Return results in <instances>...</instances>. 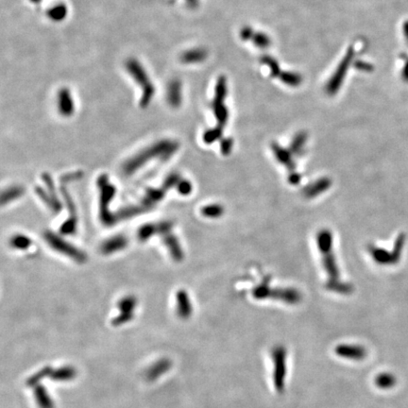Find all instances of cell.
<instances>
[{"mask_svg":"<svg viewBox=\"0 0 408 408\" xmlns=\"http://www.w3.org/2000/svg\"><path fill=\"white\" fill-rule=\"evenodd\" d=\"M178 148L179 144L170 140H163L160 142L155 143L152 146L144 149L126 162L123 166L124 173L126 175H131L147 163L154 160V158L161 157L162 159L167 160V158H169L176 152Z\"/></svg>","mask_w":408,"mask_h":408,"instance_id":"obj_1","label":"cell"},{"mask_svg":"<svg viewBox=\"0 0 408 408\" xmlns=\"http://www.w3.org/2000/svg\"><path fill=\"white\" fill-rule=\"evenodd\" d=\"M98 186L100 191L99 199V217L100 220L106 226H111L118 221L117 214H112L110 211V202L116 194V187L111 185L108 176L103 174L98 179Z\"/></svg>","mask_w":408,"mask_h":408,"instance_id":"obj_2","label":"cell"},{"mask_svg":"<svg viewBox=\"0 0 408 408\" xmlns=\"http://www.w3.org/2000/svg\"><path fill=\"white\" fill-rule=\"evenodd\" d=\"M318 240H319V246H320L322 256H323L324 267L326 268V271L330 277L329 281H331V282L338 281L339 273H338V269H337L336 263L334 260V254L332 253V235H331V233L327 230L322 231L319 234Z\"/></svg>","mask_w":408,"mask_h":408,"instance_id":"obj_3","label":"cell"},{"mask_svg":"<svg viewBox=\"0 0 408 408\" xmlns=\"http://www.w3.org/2000/svg\"><path fill=\"white\" fill-rule=\"evenodd\" d=\"M44 239L47 243L52 247L54 251L64 254L69 258L74 260L79 263H84L87 260V255L85 253L81 252L79 248L75 247L73 245L69 244L63 238L52 232H46L44 233Z\"/></svg>","mask_w":408,"mask_h":408,"instance_id":"obj_4","label":"cell"},{"mask_svg":"<svg viewBox=\"0 0 408 408\" xmlns=\"http://www.w3.org/2000/svg\"><path fill=\"white\" fill-rule=\"evenodd\" d=\"M353 57H354V51L353 48H350L347 50L346 55L342 59V61L338 64L336 70L334 71L332 78L328 81L326 85V93L330 96H334L338 92L340 87L343 83V81L345 79L347 72L349 70L350 65L353 62Z\"/></svg>","mask_w":408,"mask_h":408,"instance_id":"obj_5","label":"cell"},{"mask_svg":"<svg viewBox=\"0 0 408 408\" xmlns=\"http://www.w3.org/2000/svg\"><path fill=\"white\" fill-rule=\"evenodd\" d=\"M271 357L274 363L273 382L275 389L282 391L285 388L286 376V350L284 346H275L271 352Z\"/></svg>","mask_w":408,"mask_h":408,"instance_id":"obj_6","label":"cell"},{"mask_svg":"<svg viewBox=\"0 0 408 408\" xmlns=\"http://www.w3.org/2000/svg\"><path fill=\"white\" fill-rule=\"evenodd\" d=\"M128 69L130 70L131 75L134 77V79L139 81L140 85L142 86L143 90H144V95H143L142 100H141V106L142 107H147V105L150 102V99L152 98L153 94H154V88L152 86V84L149 82V79L147 77V75L145 73V71L143 70L142 67L138 64V62L131 61V62L128 63Z\"/></svg>","mask_w":408,"mask_h":408,"instance_id":"obj_7","label":"cell"},{"mask_svg":"<svg viewBox=\"0 0 408 408\" xmlns=\"http://www.w3.org/2000/svg\"><path fill=\"white\" fill-rule=\"evenodd\" d=\"M61 193H62V197L64 198V201H65L68 211H69V219L62 224L60 231L62 235H73L77 230V221H78L76 205L64 186L61 187Z\"/></svg>","mask_w":408,"mask_h":408,"instance_id":"obj_8","label":"cell"},{"mask_svg":"<svg viewBox=\"0 0 408 408\" xmlns=\"http://www.w3.org/2000/svg\"><path fill=\"white\" fill-rule=\"evenodd\" d=\"M335 353L342 358L350 360H363L367 356V350L364 347L354 344H341L335 348Z\"/></svg>","mask_w":408,"mask_h":408,"instance_id":"obj_9","label":"cell"},{"mask_svg":"<svg viewBox=\"0 0 408 408\" xmlns=\"http://www.w3.org/2000/svg\"><path fill=\"white\" fill-rule=\"evenodd\" d=\"M128 239L125 235H116L103 242L101 245V252L104 254H111L122 251L128 246Z\"/></svg>","mask_w":408,"mask_h":408,"instance_id":"obj_10","label":"cell"},{"mask_svg":"<svg viewBox=\"0 0 408 408\" xmlns=\"http://www.w3.org/2000/svg\"><path fill=\"white\" fill-rule=\"evenodd\" d=\"M162 237H163V241L168 248L172 258L178 262L184 259V253H183L182 247L179 246L177 237L171 232L167 233L166 235H162Z\"/></svg>","mask_w":408,"mask_h":408,"instance_id":"obj_11","label":"cell"},{"mask_svg":"<svg viewBox=\"0 0 408 408\" xmlns=\"http://www.w3.org/2000/svg\"><path fill=\"white\" fill-rule=\"evenodd\" d=\"M191 301L185 290L178 291L177 293V312L180 319H188L192 314Z\"/></svg>","mask_w":408,"mask_h":408,"instance_id":"obj_12","label":"cell"},{"mask_svg":"<svg viewBox=\"0 0 408 408\" xmlns=\"http://www.w3.org/2000/svg\"><path fill=\"white\" fill-rule=\"evenodd\" d=\"M271 298L281 300L288 304H295L301 301V294L296 289H275L272 290Z\"/></svg>","mask_w":408,"mask_h":408,"instance_id":"obj_13","label":"cell"},{"mask_svg":"<svg viewBox=\"0 0 408 408\" xmlns=\"http://www.w3.org/2000/svg\"><path fill=\"white\" fill-rule=\"evenodd\" d=\"M59 111L64 117H70L74 112V104L73 100L70 96V93L66 89H63L59 93V100H58Z\"/></svg>","mask_w":408,"mask_h":408,"instance_id":"obj_14","label":"cell"},{"mask_svg":"<svg viewBox=\"0 0 408 408\" xmlns=\"http://www.w3.org/2000/svg\"><path fill=\"white\" fill-rule=\"evenodd\" d=\"M77 376V371L72 366H63L57 370H53L50 374V379L58 382H67Z\"/></svg>","mask_w":408,"mask_h":408,"instance_id":"obj_15","label":"cell"},{"mask_svg":"<svg viewBox=\"0 0 408 408\" xmlns=\"http://www.w3.org/2000/svg\"><path fill=\"white\" fill-rule=\"evenodd\" d=\"M171 361L168 359H161L160 361L156 362L154 365L150 367L149 371L147 372V378L149 381H154L156 379L160 377L164 373L169 371L171 368Z\"/></svg>","mask_w":408,"mask_h":408,"instance_id":"obj_16","label":"cell"},{"mask_svg":"<svg viewBox=\"0 0 408 408\" xmlns=\"http://www.w3.org/2000/svg\"><path fill=\"white\" fill-rule=\"evenodd\" d=\"M34 398L40 408H54V402L51 399L48 390L39 384L34 388Z\"/></svg>","mask_w":408,"mask_h":408,"instance_id":"obj_17","label":"cell"},{"mask_svg":"<svg viewBox=\"0 0 408 408\" xmlns=\"http://www.w3.org/2000/svg\"><path fill=\"white\" fill-rule=\"evenodd\" d=\"M272 148H273L274 154L276 156L277 160L280 163H282L283 165H285V167H288V169L292 171L295 168V164L292 160L290 152L286 149H283L282 147H279L278 145H276V144H274L272 146Z\"/></svg>","mask_w":408,"mask_h":408,"instance_id":"obj_18","label":"cell"},{"mask_svg":"<svg viewBox=\"0 0 408 408\" xmlns=\"http://www.w3.org/2000/svg\"><path fill=\"white\" fill-rule=\"evenodd\" d=\"M331 185V182L327 179H322L312 186H309L305 188L304 194L307 198H314L316 195H320L321 193L325 191L328 187Z\"/></svg>","mask_w":408,"mask_h":408,"instance_id":"obj_19","label":"cell"},{"mask_svg":"<svg viewBox=\"0 0 408 408\" xmlns=\"http://www.w3.org/2000/svg\"><path fill=\"white\" fill-rule=\"evenodd\" d=\"M397 383V379L395 376L389 372H383L379 374L377 377L375 378V384L379 389L382 390H390L393 388Z\"/></svg>","mask_w":408,"mask_h":408,"instance_id":"obj_20","label":"cell"},{"mask_svg":"<svg viewBox=\"0 0 408 408\" xmlns=\"http://www.w3.org/2000/svg\"><path fill=\"white\" fill-rule=\"evenodd\" d=\"M25 193L24 188L20 187V186H13L10 187L6 190H4L2 193V197H1V203L2 205L9 203L11 201H13L14 199H17L20 198L23 194Z\"/></svg>","mask_w":408,"mask_h":408,"instance_id":"obj_21","label":"cell"},{"mask_svg":"<svg viewBox=\"0 0 408 408\" xmlns=\"http://www.w3.org/2000/svg\"><path fill=\"white\" fill-rule=\"evenodd\" d=\"M213 108H214L215 116L217 120V129L222 130L223 127L225 126V124L228 120V110L223 103H214L213 102Z\"/></svg>","mask_w":408,"mask_h":408,"instance_id":"obj_22","label":"cell"},{"mask_svg":"<svg viewBox=\"0 0 408 408\" xmlns=\"http://www.w3.org/2000/svg\"><path fill=\"white\" fill-rule=\"evenodd\" d=\"M52 371H53V370L51 369V367H50V366L43 367V369H41L40 371L35 372L32 376H31V377L27 380V386H28V387H32V388L37 387V386L40 384L41 381H42L43 379L48 377V376H50V374H51Z\"/></svg>","mask_w":408,"mask_h":408,"instance_id":"obj_23","label":"cell"},{"mask_svg":"<svg viewBox=\"0 0 408 408\" xmlns=\"http://www.w3.org/2000/svg\"><path fill=\"white\" fill-rule=\"evenodd\" d=\"M207 57L206 50L202 49H196L190 51H187L183 55V61L187 63H195V62H202Z\"/></svg>","mask_w":408,"mask_h":408,"instance_id":"obj_24","label":"cell"},{"mask_svg":"<svg viewBox=\"0 0 408 408\" xmlns=\"http://www.w3.org/2000/svg\"><path fill=\"white\" fill-rule=\"evenodd\" d=\"M279 78L285 84L291 87L299 86L303 81L302 76L296 72H281Z\"/></svg>","mask_w":408,"mask_h":408,"instance_id":"obj_25","label":"cell"},{"mask_svg":"<svg viewBox=\"0 0 408 408\" xmlns=\"http://www.w3.org/2000/svg\"><path fill=\"white\" fill-rule=\"evenodd\" d=\"M35 192H36V194L39 196V198H41L43 202L50 207L51 210L55 211V212L58 213L59 211L62 209V205L56 203L55 201H54V199L50 197L49 192L44 191L42 187L37 186V187L35 188Z\"/></svg>","mask_w":408,"mask_h":408,"instance_id":"obj_26","label":"cell"},{"mask_svg":"<svg viewBox=\"0 0 408 408\" xmlns=\"http://www.w3.org/2000/svg\"><path fill=\"white\" fill-rule=\"evenodd\" d=\"M226 95H227V83H226L225 77L222 76L217 81L214 103H223Z\"/></svg>","mask_w":408,"mask_h":408,"instance_id":"obj_27","label":"cell"},{"mask_svg":"<svg viewBox=\"0 0 408 408\" xmlns=\"http://www.w3.org/2000/svg\"><path fill=\"white\" fill-rule=\"evenodd\" d=\"M136 306H137V300L133 296L123 298L118 303V309L123 313H133V310Z\"/></svg>","mask_w":408,"mask_h":408,"instance_id":"obj_28","label":"cell"},{"mask_svg":"<svg viewBox=\"0 0 408 408\" xmlns=\"http://www.w3.org/2000/svg\"><path fill=\"white\" fill-rule=\"evenodd\" d=\"M307 139V135L304 132H300L298 133L296 137L294 138L292 145H291V149L292 152L295 155H302L303 152V148L305 146V142Z\"/></svg>","mask_w":408,"mask_h":408,"instance_id":"obj_29","label":"cell"},{"mask_svg":"<svg viewBox=\"0 0 408 408\" xmlns=\"http://www.w3.org/2000/svg\"><path fill=\"white\" fill-rule=\"evenodd\" d=\"M326 288L329 290L334 291L336 293H341V294H349L353 291V287L348 284H343L341 283L339 280L338 281H329L326 285Z\"/></svg>","mask_w":408,"mask_h":408,"instance_id":"obj_30","label":"cell"},{"mask_svg":"<svg viewBox=\"0 0 408 408\" xmlns=\"http://www.w3.org/2000/svg\"><path fill=\"white\" fill-rule=\"evenodd\" d=\"M156 235V225L155 223H149L143 225L140 229L138 230V238L140 241H147L151 236Z\"/></svg>","mask_w":408,"mask_h":408,"instance_id":"obj_31","label":"cell"},{"mask_svg":"<svg viewBox=\"0 0 408 408\" xmlns=\"http://www.w3.org/2000/svg\"><path fill=\"white\" fill-rule=\"evenodd\" d=\"M12 247L17 250H27L31 247V240L26 235H17L11 239Z\"/></svg>","mask_w":408,"mask_h":408,"instance_id":"obj_32","label":"cell"},{"mask_svg":"<svg viewBox=\"0 0 408 408\" xmlns=\"http://www.w3.org/2000/svg\"><path fill=\"white\" fill-rule=\"evenodd\" d=\"M223 212L224 210H223L222 206L218 205V204L208 205L201 209V214L203 215L204 217H212V218L220 217L222 215Z\"/></svg>","mask_w":408,"mask_h":408,"instance_id":"obj_33","label":"cell"},{"mask_svg":"<svg viewBox=\"0 0 408 408\" xmlns=\"http://www.w3.org/2000/svg\"><path fill=\"white\" fill-rule=\"evenodd\" d=\"M261 62L266 64V66H268L270 73H271L272 77H279L281 74V70H280V66L279 63L275 59H273L272 57L268 55L263 56L261 58Z\"/></svg>","mask_w":408,"mask_h":408,"instance_id":"obj_34","label":"cell"},{"mask_svg":"<svg viewBox=\"0 0 408 408\" xmlns=\"http://www.w3.org/2000/svg\"><path fill=\"white\" fill-rule=\"evenodd\" d=\"M168 100L171 103V105L175 106V107H178L179 105V103H180V86L178 82H175L169 88Z\"/></svg>","mask_w":408,"mask_h":408,"instance_id":"obj_35","label":"cell"},{"mask_svg":"<svg viewBox=\"0 0 408 408\" xmlns=\"http://www.w3.org/2000/svg\"><path fill=\"white\" fill-rule=\"evenodd\" d=\"M252 40H253L255 47L262 49V50L267 49L270 46V43H271L269 37L265 33H263V32L254 33V37H253Z\"/></svg>","mask_w":408,"mask_h":408,"instance_id":"obj_36","label":"cell"},{"mask_svg":"<svg viewBox=\"0 0 408 408\" xmlns=\"http://www.w3.org/2000/svg\"><path fill=\"white\" fill-rule=\"evenodd\" d=\"M269 286L263 283L262 285L257 286L254 290V297L258 300H263L266 298L271 297V289L268 288Z\"/></svg>","mask_w":408,"mask_h":408,"instance_id":"obj_37","label":"cell"},{"mask_svg":"<svg viewBox=\"0 0 408 408\" xmlns=\"http://www.w3.org/2000/svg\"><path fill=\"white\" fill-rule=\"evenodd\" d=\"M132 319H133V313L120 312V314L111 321V324L114 326H119V325H122L124 323L130 322Z\"/></svg>","mask_w":408,"mask_h":408,"instance_id":"obj_38","label":"cell"},{"mask_svg":"<svg viewBox=\"0 0 408 408\" xmlns=\"http://www.w3.org/2000/svg\"><path fill=\"white\" fill-rule=\"evenodd\" d=\"M177 190L179 191V194L182 195H188L190 194L192 191V186L190 182L186 180V179H182L179 180V185L177 186Z\"/></svg>","mask_w":408,"mask_h":408,"instance_id":"obj_39","label":"cell"},{"mask_svg":"<svg viewBox=\"0 0 408 408\" xmlns=\"http://www.w3.org/2000/svg\"><path fill=\"white\" fill-rule=\"evenodd\" d=\"M65 13H66L65 7L60 5V6H57L54 9H52V11L50 13V16L52 19L60 20V19H62L64 17Z\"/></svg>","mask_w":408,"mask_h":408,"instance_id":"obj_40","label":"cell"},{"mask_svg":"<svg viewBox=\"0 0 408 408\" xmlns=\"http://www.w3.org/2000/svg\"><path fill=\"white\" fill-rule=\"evenodd\" d=\"M353 65L357 70L363 71V72H371L374 69L373 65L370 62H367L365 61H360V60L355 61V62L353 63Z\"/></svg>","mask_w":408,"mask_h":408,"instance_id":"obj_41","label":"cell"},{"mask_svg":"<svg viewBox=\"0 0 408 408\" xmlns=\"http://www.w3.org/2000/svg\"><path fill=\"white\" fill-rule=\"evenodd\" d=\"M254 30H253L251 27H248V26L244 27V28L242 29L241 31H240V38H241L243 41L252 40L253 37H254Z\"/></svg>","mask_w":408,"mask_h":408,"instance_id":"obj_42","label":"cell"},{"mask_svg":"<svg viewBox=\"0 0 408 408\" xmlns=\"http://www.w3.org/2000/svg\"><path fill=\"white\" fill-rule=\"evenodd\" d=\"M401 58L403 60V66H402V73H401L402 81L408 83V55L402 54Z\"/></svg>","mask_w":408,"mask_h":408,"instance_id":"obj_43","label":"cell"},{"mask_svg":"<svg viewBox=\"0 0 408 408\" xmlns=\"http://www.w3.org/2000/svg\"><path fill=\"white\" fill-rule=\"evenodd\" d=\"M232 147H233V141H232L231 139H226V140H224L222 142V145H221V149H222L223 154H229L230 151H231V149H232Z\"/></svg>","mask_w":408,"mask_h":408,"instance_id":"obj_44","label":"cell"},{"mask_svg":"<svg viewBox=\"0 0 408 408\" xmlns=\"http://www.w3.org/2000/svg\"><path fill=\"white\" fill-rule=\"evenodd\" d=\"M81 176H82V173H81V172H76V173L65 175V176L62 177V179L63 182H69V180H71V179H79V178H81Z\"/></svg>","mask_w":408,"mask_h":408,"instance_id":"obj_45","label":"cell"},{"mask_svg":"<svg viewBox=\"0 0 408 408\" xmlns=\"http://www.w3.org/2000/svg\"><path fill=\"white\" fill-rule=\"evenodd\" d=\"M402 33H403V36H404L406 43H408V20L404 21V23L402 25Z\"/></svg>","mask_w":408,"mask_h":408,"instance_id":"obj_46","label":"cell"},{"mask_svg":"<svg viewBox=\"0 0 408 408\" xmlns=\"http://www.w3.org/2000/svg\"><path fill=\"white\" fill-rule=\"evenodd\" d=\"M189 2H193V3H196L197 2V0H188Z\"/></svg>","mask_w":408,"mask_h":408,"instance_id":"obj_47","label":"cell"}]
</instances>
